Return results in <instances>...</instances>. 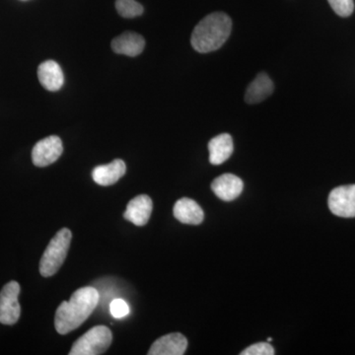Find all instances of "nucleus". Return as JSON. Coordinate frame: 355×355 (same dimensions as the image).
Masks as SVG:
<instances>
[{
	"label": "nucleus",
	"instance_id": "obj_1",
	"mask_svg": "<svg viewBox=\"0 0 355 355\" xmlns=\"http://www.w3.org/2000/svg\"><path fill=\"white\" fill-rule=\"evenodd\" d=\"M99 302V293L94 287H83L74 292L69 301H64L58 308L55 327L60 335L76 330L92 314Z\"/></svg>",
	"mask_w": 355,
	"mask_h": 355
},
{
	"label": "nucleus",
	"instance_id": "obj_2",
	"mask_svg": "<svg viewBox=\"0 0 355 355\" xmlns=\"http://www.w3.org/2000/svg\"><path fill=\"white\" fill-rule=\"evenodd\" d=\"M232 21L227 14L214 12L205 16L193 29L191 43L200 53L220 49L230 36Z\"/></svg>",
	"mask_w": 355,
	"mask_h": 355
},
{
	"label": "nucleus",
	"instance_id": "obj_3",
	"mask_svg": "<svg viewBox=\"0 0 355 355\" xmlns=\"http://www.w3.org/2000/svg\"><path fill=\"white\" fill-rule=\"evenodd\" d=\"M71 238V231L62 228L51 239L40 261V272L43 277H50L62 268L69 253Z\"/></svg>",
	"mask_w": 355,
	"mask_h": 355
},
{
	"label": "nucleus",
	"instance_id": "obj_4",
	"mask_svg": "<svg viewBox=\"0 0 355 355\" xmlns=\"http://www.w3.org/2000/svg\"><path fill=\"white\" fill-rule=\"evenodd\" d=\"M113 340L108 327L97 326L90 329L74 343L70 355H99L104 354Z\"/></svg>",
	"mask_w": 355,
	"mask_h": 355
},
{
	"label": "nucleus",
	"instance_id": "obj_5",
	"mask_svg": "<svg viewBox=\"0 0 355 355\" xmlns=\"http://www.w3.org/2000/svg\"><path fill=\"white\" fill-rule=\"evenodd\" d=\"M20 286L18 282H10L4 286L0 292V323L14 324L17 323L21 315V307L18 296Z\"/></svg>",
	"mask_w": 355,
	"mask_h": 355
},
{
	"label": "nucleus",
	"instance_id": "obj_6",
	"mask_svg": "<svg viewBox=\"0 0 355 355\" xmlns=\"http://www.w3.org/2000/svg\"><path fill=\"white\" fill-rule=\"evenodd\" d=\"M329 209L336 216L355 217V184H347L334 189L329 196Z\"/></svg>",
	"mask_w": 355,
	"mask_h": 355
},
{
	"label": "nucleus",
	"instance_id": "obj_7",
	"mask_svg": "<svg viewBox=\"0 0 355 355\" xmlns=\"http://www.w3.org/2000/svg\"><path fill=\"white\" fill-rule=\"evenodd\" d=\"M64 151L62 139L57 135H51L37 142L32 151V160L37 167H46L53 164Z\"/></svg>",
	"mask_w": 355,
	"mask_h": 355
},
{
	"label": "nucleus",
	"instance_id": "obj_8",
	"mask_svg": "<svg viewBox=\"0 0 355 355\" xmlns=\"http://www.w3.org/2000/svg\"><path fill=\"white\" fill-rule=\"evenodd\" d=\"M244 183L233 174H223L217 177L211 184V190L217 198L224 202H232L241 195Z\"/></svg>",
	"mask_w": 355,
	"mask_h": 355
},
{
	"label": "nucleus",
	"instance_id": "obj_9",
	"mask_svg": "<svg viewBox=\"0 0 355 355\" xmlns=\"http://www.w3.org/2000/svg\"><path fill=\"white\" fill-rule=\"evenodd\" d=\"M188 347V340L179 333L159 338L149 349V355H183Z\"/></svg>",
	"mask_w": 355,
	"mask_h": 355
},
{
	"label": "nucleus",
	"instance_id": "obj_10",
	"mask_svg": "<svg viewBox=\"0 0 355 355\" xmlns=\"http://www.w3.org/2000/svg\"><path fill=\"white\" fill-rule=\"evenodd\" d=\"M153 203L146 195H140L128 202L123 217L137 226H144L149 221L153 212Z\"/></svg>",
	"mask_w": 355,
	"mask_h": 355
},
{
	"label": "nucleus",
	"instance_id": "obj_11",
	"mask_svg": "<svg viewBox=\"0 0 355 355\" xmlns=\"http://www.w3.org/2000/svg\"><path fill=\"white\" fill-rule=\"evenodd\" d=\"M111 46L114 53L133 58L144 51L146 41L144 37L137 33L125 32L121 36L114 38Z\"/></svg>",
	"mask_w": 355,
	"mask_h": 355
},
{
	"label": "nucleus",
	"instance_id": "obj_12",
	"mask_svg": "<svg viewBox=\"0 0 355 355\" xmlns=\"http://www.w3.org/2000/svg\"><path fill=\"white\" fill-rule=\"evenodd\" d=\"M127 166L121 159H116L107 165L98 166L92 172V178L96 184L100 186H112L121 177L125 176Z\"/></svg>",
	"mask_w": 355,
	"mask_h": 355
},
{
	"label": "nucleus",
	"instance_id": "obj_13",
	"mask_svg": "<svg viewBox=\"0 0 355 355\" xmlns=\"http://www.w3.org/2000/svg\"><path fill=\"white\" fill-rule=\"evenodd\" d=\"M38 78L44 89L58 91L64 86V72L55 60H46L39 65Z\"/></svg>",
	"mask_w": 355,
	"mask_h": 355
},
{
	"label": "nucleus",
	"instance_id": "obj_14",
	"mask_svg": "<svg viewBox=\"0 0 355 355\" xmlns=\"http://www.w3.org/2000/svg\"><path fill=\"white\" fill-rule=\"evenodd\" d=\"M174 216L184 224L198 225L205 219V214L200 205L191 198H184L178 200L175 205Z\"/></svg>",
	"mask_w": 355,
	"mask_h": 355
},
{
	"label": "nucleus",
	"instance_id": "obj_15",
	"mask_svg": "<svg viewBox=\"0 0 355 355\" xmlns=\"http://www.w3.org/2000/svg\"><path fill=\"white\" fill-rule=\"evenodd\" d=\"M275 90L272 79L265 72H261L248 86L245 100L248 104H258L270 97Z\"/></svg>",
	"mask_w": 355,
	"mask_h": 355
},
{
	"label": "nucleus",
	"instance_id": "obj_16",
	"mask_svg": "<svg viewBox=\"0 0 355 355\" xmlns=\"http://www.w3.org/2000/svg\"><path fill=\"white\" fill-rule=\"evenodd\" d=\"M233 139L228 133H221L210 140L209 144V162L212 165H220L232 155Z\"/></svg>",
	"mask_w": 355,
	"mask_h": 355
},
{
	"label": "nucleus",
	"instance_id": "obj_17",
	"mask_svg": "<svg viewBox=\"0 0 355 355\" xmlns=\"http://www.w3.org/2000/svg\"><path fill=\"white\" fill-rule=\"evenodd\" d=\"M116 8L123 18H135L144 13V7L137 0H116Z\"/></svg>",
	"mask_w": 355,
	"mask_h": 355
},
{
	"label": "nucleus",
	"instance_id": "obj_18",
	"mask_svg": "<svg viewBox=\"0 0 355 355\" xmlns=\"http://www.w3.org/2000/svg\"><path fill=\"white\" fill-rule=\"evenodd\" d=\"M333 10L338 16L349 17L354 10V0H328Z\"/></svg>",
	"mask_w": 355,
	"mask_h": 355
},
{
	"label": "nucleus",
	"instance_id": "obj_19",
	"mask_svg": "<svg viewBox=\"0 0 355 355\" xmlns=\"http://www.w3.org/2000/svg\"><path fill=\"white\" fill-rule=\"evenodd\" d=\"M275 349L268 343H258L250 345L246 349L243 350L241 355H273Z\"/></svg>",
	"mask_w": 355,
	"mask_h": 355
},
{
	"label": "nucleus",
	"instance_id": "obj_20",
	"mask_svg": "<svg viewBox=\"0 0 355 355\" xmlns=\"http://www.w3.org/2000/svg\"><path fill=\"white\" fill-rule=\"evenodd\" d=\"M110 312L116 319H123L130 313V307L123 299H114L110 304Z\"/></svg>",
	"mask_w": 355,
	"mask_h": 355
},
{
	"label": "nucleus",
	"instance_id": "obj_21",
	"mask_svg": "<svg viewBox=\"0 0 355 355\" xmlns=\"http://www.w3.org/2000/svg\"><path fill=\"white\" fill-rule=\"evenodd\" d=\"M272 338H268V342L270 343V342H272Z\"/></svg>",
	"mask_w": 355,
	"mask_h": 355
}]
</instances>
